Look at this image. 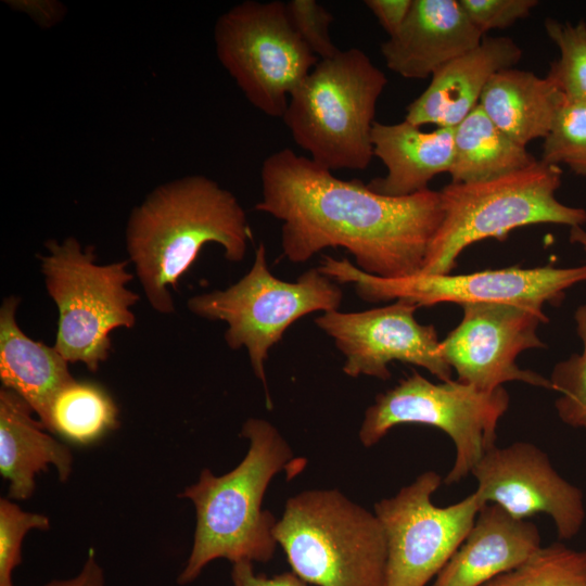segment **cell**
Returning a JSON list of instances; mask_svg holds the SVG:
<instances>
[{"label": "cell", "instance_id": "obj_1", "mask_svg": "<svg viewBox=\"0 0 586 586\" xmlns=\"http://www.w3.org/2000/svg\"><path fill=\"white\" fill-rule=\"evenodd\" d=\"M255 209L282 221L281 247L304 263L343 247L366 273L400 279L420 273L441 220L438 191L386 196L358 179L342 180L285 148L265 158Z\"/></svg>", "mask_w": 586, "mask_h": 586}, {"label": "cell", "instance_id": "obj_2", "mask_svg": "<svg viewBox=\"0 0 586 586\" xmlns=\"http://www.w3.org/2000/svg\"><path fill=\"white\" fill-rule=\"evenodd\" d=\"M251 229L238 199L213 179L191 175L155 188L136 206L126 226V249L151 307L175 310L169 289L204 244L222 246L230 262L243 260Z\"/></svg>", "mask_w": 586, "mask_h": 586}, {"label": "cell", "instance_id": "obj_3", "mask_svg": "<svg viewBox=\"0 0 586 586\" xmlns=\"http://www.w3.org/2000/svg\"><path fill=\"white\" fill-rule=\"evenodd\" d=\"M240 436L249 441L242 461L231 471L215 475L201 471L198 482L187 486L180 498L189 499L195 509V530L190 556L177 582L195 581L214 560L226 559L266 563L275 555L276 517L262 508L271 480L284 469L294 474L292 448L269 421L249 418Z\"/></svg>", "mask_w": 586, "mask_h": 586}, {"label": "cell", "instance_id": "obj_4", "mask_svg": "<svg viewBox=\"0 0 586 586\" xmlns=\"http://www.w3.org/2000/svg\"><path fill=\"white\" fill-rule=\"evenodd\" d=\"M387 79L358 48L319 60L292 92L283 120L295 143L332 171L364 170L373 155L372 128Z\"/></svg>", "mask_w": 586, "mask_h": 586}, {"label": "cell", "instance_id": "obj_5", "mask_svg": "<svg viewBox=\"0 0 586 586\" xmlns=\"http://www.w3.org/2000/svg\"><path fill=\"white\" fill-rule=\"evenodd\" d=\"M560 166L536 161L512 174L480 182L445 186L440 193L442 220L420 275H447L471 244L504 241L514 229L539 224L571 227L586 222V211L556 198ZM419 275V273H418Z\"/></svg>", "mask_w": 586, "mask_h": 586}, {"label": "cell", "instance_id": "obj_6", "mask_svg": "<svg viewBox=\"0 0 586 586\" xmlns=\"http://www.w3.org/2000/svg\"><path fill=\"white\" fill-rule=\"evenodd\" d=\"M273 535L292 572L309 585H386L387 547L379 519L337 489L290 497Z\"/></svg>", "mask_w": 586, "mask_h": 586}, {"label": "cell", "instance_id": "obj_7", "mask_svg": "<svg viewBox=\"0 0 586 586\" xmlns=\"http://www.w3.org/2000/svg\"><path fill=\"white\" fill-rule=\"evenodd\" d=\"M47 255H40L47 292L59 311L56 351L67 362H82L90 371L110 355V334L117 328H132L131 311L139 295L127 289L133 278L130 260L107 265L94 263L92 246L82 250L76 238L48 240Z\"/></svg>", "mask_w": 586, "mask_h": 586}, {"label": "cell", "instance_id": "obj_8", "mask_svg": "<svg viewBox=\"0 0 586 586\" xmlns=\"http://www.w3.org/2000/svg\"><path fill=\"white\" fill-rule=\"evenodd\" d=\"M342 300L341 286L318 268L306 270L294 282L275 277L268 268L266 247L259 243L251 269L238 282L192 296L187 306L201 318L227 323V345L246 348L254 374L265 388L266 406L271 409L265 370L269 349L293 322L315 311L339 310Z\"/></svg>", "mask_w": 586, "mask_h": 586}, {"label": "cell", "instance_id": "obj_9", "mask_svg": "<svg viewBox=\"0 0 586 586\" xmlns=\"http://www.w3.org/2000/svg\"><path fill=\"white\" fill-rule=\"evenodd\" d=\"M508 392L481 391L450 380L432 383L419 372L379 394L365 412L358 436L365 447L379 443L400 424H424L445 432L456 457L444 483L453 485L470 474L483 455L496 446L497 424L509 407Z\"/></svg>", "mask_w": 586, "mask_h": 586}, {"label": "cell", "instance_id": "obj_10", "mask_svg": "<svg viewBox=\"0 0 586 586\" xmlns=\"http://www.w3.org/2000/svg\"><path fill=\"white\" fill-rule=\"evenodd\" d=\"M214 39L221 65L249 102L270 117H283L290 95L319 61L277 0L232 7L216 21Z\"/></svg>", "mask_w": 586, "mask_h": 586}, {"label": "cell", "instance_id": "obj_11", "mask_svg": "<svg viewBox=\"0 0 586 586\" xmlns=\"http://www.w3.org/2000/svg\"><path fill=\"white\" fill-rule=\"evenodd\" d=\"M320 272L336 283H353L358 296L371 303L406 300L419 307L441 303H500L543 309L559 305L566 290L586 281V265L488 269L463 275H416L400 279L364 272L348 259L323 256Z\"/></svg>", "mask_w": 586, "mask_h": 586}, {"label": "cell", "instance_id": "obj_12", "mask_svg": "<svg viewBox=\"0 0 586 586\" xmlns=\"http://www.w3.org/2000/svg\"><path fill=\"white\" fill-rule=\"evenodd\" d=\"M442 476L425 471L390 498L374 504L386 539L385 586H426L469 534L484 506L476 493L437 507L431 497Z\"/></svg>", "mask_w": 586, "mask_h": 586}, {"label": "cell", "instance_id": "obj_13", "mask_svg": "<svg viewBox=\"0 0 586 586\" xmlns=\"http://www.w3.org/2000/svg\"><path fill=\"white\" fill-rule=\"evenodd\" d=\"M461 307V321L441 341L442 355L459 382L486 392L510 381L551 390L549 379L515 362L522 352L546 346L537 334L548 321L543 309L500 303Z\"/></svg>", "mask_w": 586, "mask_h": 586}, {"label": "cell", "instance_id": "obj_14", "mask_svg": "<svg viewBox=\"0 0 586 586\" xmlns=\"http://www.w3.org/2000/svg\"><path fill=\"white\" fill-rule=\"evenodd\" d=\"M418 305L406 300L364 311L323 313L316 326L344 355L343 372L352 378H391L388 364L400 361L426 369L442 382L453 380V369L441 352L433 324L419 323Z\"/></svg>", "mask_w": 586, "mask_h": 586}, {"label": "cell", "instance_id": "obj_15", "mask_svg": "<svg viewBox=\"0 0 586 586\" xmlns=\"http://www.w3.org/2000/svg\"><path fill=\"white\" fill-rule=\"evenodd\" d=\"M484 505L496 504L517 519L548 514L560 539H572L585 521L582 491L562 477L548 455L530 442L494 446L473 468Z\"/></svg>", "mask_w": 586, "mask_h": 586}, {"label": "cell", "instance_id": "obj_16", "mask_svg": "<svg viewBox=\"0 0 586 586\" xmlns=\"http://www.w3.org/2000/svg\"><path fill=\"white\" fill-rule=\"evenodd\" d=\"M483 37L459 0H412L404 24L381 52L394 73L423 79L477 47Z\"/></svg>", "mask_w": 586, "mask_h": 586}, {"label": "cell", "instance_id": "obj_17", "mask_svg": "<svg viewBox=\"0 0 586 586\" xmlns=\"http://www.w3.org/2000/svg\"><path fill=\"white\" fill-rule=\"evenodd\" d=\"M521 58L512 38L484 36L477 47L432 75L429 86L407 106L405 120L418 127L455 128L479 105L492 77L513 68Z\"/></svg>", "mask_w": 586, "mask_h": 586}, {"label": "cell", "instance_id": "obj_18", "mask_svg": "<svg viewBox=\"0 0 586 586\" xmlns=\"http://www.w3.org/2000/svg\"><path fill=\"white\" fill-rule=\"evenodd\" d=\"M539 530L496 504L484 505L455 553L431 586H483L512 570L542 547Z\"/></svg>", "mask_w": 586, "mask_h": 586}, {"label": "cell", "instance_id": "obj_19", "mask_svg": "<svg viewBox=\"0 0 586 586\" xmlns=\"http://www.w3.org/2000/svg\"><path fill=\"white\" fill-rule=\"evenodd\" d=\"M373 155L386 167V175L373 178L368 187L382 195L399 198L429 189V182L449 173L454 161V128L423 131L406 120L375 122L372 128Z\"/></svg>", "mask_w": 586, "mask_h": 586}, {"label": "cell", "instance_id": "obj_20", "mask_svg": "<svg viewBox=\"0 0 586 586\" xmlns=\"http://www.w3.org/2000/svg\"><path fill=\"white\" fill-rule=\"evenodd\" d=\"M34 410L16 393L0 390V473L9 482V497L28 499L36 475L53 467L61 482L73 469L69 448L33 416Z\"/></svg>", "mask_w": 586, "mask_h": 586}, {"label": "cell", "instance_id": "obj_21", "mask_svg": "<svg viewBox=\"0 0 586 586\" xmlns=\"http://www.w3.org/2000/svg\"><path fill=\"white\" fill-rule=\"evenodd\" d=\"M18 297L3 300L0 308V379L3 387L22 397L48 430L56 394L75 379L54 346L28 337L15 318Z\"/></svg>", "mask_w": 586, "mask_h": 586}, {"label": "cell", "instance_id": "obj_22", "mask_svg": "<svg viewBox=\"0 0 586 586\" xmlns=\"http://www.w3.org/2000/svg\"><path fill=\"white\" fill-rule=\"evenodd\" d=\"M564 99L547 77L508 68L492 77L479 106L502 132L526 146L547 136Z\"/></svg>", "mask_w": 586, "mask_h": 586}, {"label": "cell", "instance_id": "obj_23", "mask_svg": "<svg viewBox=\"0 0 586 586\" xmlns=\"http://www.w3.org/2000/svg\"><path fill=\"white\" fill-rule=\"evenodd\" d=\"M536 160L502 132L477 105L454 128V183L496 179L524 169Z\"/></svg>", "mask_w": 586, "mask_h": 586}, {"label": "cell", "instance_id": "obj_24", "mask_svg": "<svg viewBox=\"0 0 586 586\" xmlns=\"http://www.w3.org/2000/svg\"><path fill=\"white\" fill-rule=\"evenodd\" d=\"M118 423V408L104 387L74 380L54 397L48 431L68 443L86 446L99 442Z\"/></svg>", "mask_w": 586, "mask_h": 586}, {"label": "cell", "instance_id": "obj_25", "mask_svg": "<svg viewBox=\"0 0 586 586\" xmlns=\"http://www.w3.org/2000/svg\"><path fill=\"white\" fill-rule=\"evenodd\" d=\"M483 586H586V550L553 543Z\"/></svg>", "mask_w": 586, "mask_h": 586}, {"label": "cell", "instance_id": "obj_26", "mask_svg": "<svg viewBox=\"0 0 586 586\" xmlns=\"http://www.w3.org/2000/svg\"><path fill=\"white\" fill-rule=\"evenodd\" d=\"M544 26L559 49L546 77L568 101L586 103V22L547 18Z\"/></svg>", "mask_w": 586, "mask_h": 586}, {"label": "cell", "instance_id": "obj_27", "mask_svg": "<svg viewBox=\"0 0 586 586\" xmlns=\"http://www.w3.org/2000/svg\"><path fill=\"white\" fill-rule=\"evenodd\" d=\"M540 161L548 165H566L574 174L586 177V103L564 99L544 138Z\"/></svg>", "mask_w": 586, "mask_h": 586}, {"label": "cell", "instance_id": "obj_28", "mask_svg": "<svg viewBox=\"0 0 586 586\" xmlns=\"http://www.w3.org/2000/svg\"><path fill=\"white\" fill-rule=\"evenodd\" d=\"M574 320L583 351L558 362L549 378L551 390L561 394L556 400L557 412L564 423L572 426L586 416V303L577 307Z\"/></svg>", "mask_w": 586, "mask_h": 586}, {"label": "cell", "instance_id": "obj_29", "mask_svg": "<svg viewBox=\"0 0 586 586\" xmlns=\"http://www.w3.org/2000/svg\"><path fill=\"white\" fill-rule=\"evenodd\" d=\"M47 515L28 512L8 498L0 499V586H14V570L22 563V544L31 530L47 531Z\"/></svg>", "mask_w": 586, "mask_h": 586}, {"label": "cell", "instance_id": "obj_30", "mask_svg": "<svg viewBox=\"0 0 586 586\" xmlns=\"http://www.w3.org/2000/svg\"><path fill=\"white\" fill-rule=\"evenodd\" d=\"M285 10L295 31L319 60L340 53L330 36L333 16L323 5L315 0H290Z\"/></svg>", "mask_w": 586, "mask_h": 586}, {"label": "cell", "instance_id": "obj_31", "mask_svg": "<svg viewBox=\"0 0 586 586\" xmlns=\"http://www.w3.org/2000/svg\"><path fill=\"white\" fill-rule=\"evenodd\" d=\"M472 24L485 36L492 29L507 28L525 18L536 0H459Z\"/></svg>", "mask_w": 586, "mask_h": 586}, {"label": "cell", "instance_id": "obj_32", "mask_svg": "<svg viewBox=\"0 0 586 586\" xmlns=\"http://www.w3.org/2000/svg\"><path fill=\"white\" fill-rule=\"evenodd\" d=\"M231 586H310L293 572L273 576L256 573L253 562L241 561L232 564Z\"/></svg>", "mask_w": 586, "mask_h": 586}, {"label": "cell", "instance_id": "obj_33", "mask_svg": "<svg viewBox=\"0 0 586 586\" xmlns=\"http://www.w3.org/2000/svg\"><path fill=\"white\" fill-rule=\"evenodd\" d=\"M365 4L391 37L404 24L412 0H366Z\"/></svg>", "mask_w": 586, "mask_h": 586}, {"label": "cell", "instance_id": "obj_34", "mask_svg": "<svg viewBox=\"0 0 586 586\" xmlns=\"http://www.w3.org/2000/svg\"><path fill=\"white\" fill-rule=\"evenodd\" d=\"M12 7L26 12L39 25L50 27L65 14V8L55 1H7Z\"/></svg>", "mask_w": 586, "mask_h": 586}, {"label": "cell", "instance_id": "obj_35", "mask_svg": "<svg viewBox=\"0 0 586 586\" xmlns=\"http://www.w3.org/2000/svg\"><path fill=\"white\" fill-rule=\"evenodd\" d=\"M42 586H105L104 572L94 553L90 551L82 568L75 576L51 581Z\"/></svg>", "mask_w": 586, "mask_h": 586}, {"label": "cell", "instance_id": "obj_36", "mask_svg": "<svg viewBox=\"0 0 586 586\" xmlns=\"http://www.w3.org/2000/svg\"><path fill=\"white\" fill-rule=\"evenodd\" d=\"M569 240L579 245L586 254V230L583 226H575L570 228Z\"/></svg>", "mask_w": 586, "mask_h": 586}, {"label": "cell", "instance_id": "obj_37", "mask_svg": "<svg viewBox=\"0 0 586 586\" xmlns=\"http://www.w3.org/2000/svg\"><path fill=\"white\" fill-rule=\"evenodd\" d=\"M576 426L586 428V416L578 421Z\"/></svg>", "mask_w": 586, "mask_h": 586}]
</instances>
